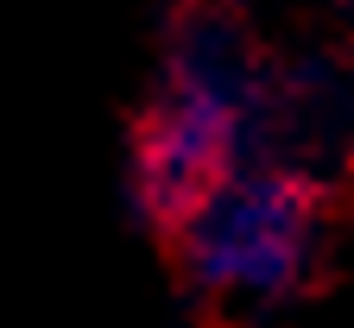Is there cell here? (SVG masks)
I'll return each instance as SVG.
<instances>
[{"instance_id":"1","label":"cell","mask_w":354,"mask_h":328,"mask_svg":"<svg viewBox=\"0 0 354 328\" xmlns=\"http://www.w3.org/2000/svg\"><path fill=\"white\" fill-rule=\"evenodd\" d=\"M247 114H253V64L215 19H203L177 44L165 88L140 126V190L165 227L228 171H241Z\"/></svg>"},{"instance_id":"2","label":"cell","mask_w":354,"mask_h":328,"mask_svg":"<svg viewBox=\"0 0 354 328\" xmlns=\"http://www.w3.org/2000/svg\"><path fill=\"white\" fill-rule=\"evenodd\" d=\"M184 271L221 297H279L291 291L317 247V202L297 177L228 171L171 221Z\"/></svg>"},{"instance_id":"3","label":"cell","mask_w":354,"mask_h":328,"mask_svg":"<svg viewBox=\"0 0 354 328\" xmlns=\"http://www.w3.org/2000/svg\"><path fill=\"white\" fill-rule=\"evenodd\" d=\"M203 7H215V0H203Z\"/></svg>"}]
</instances>
